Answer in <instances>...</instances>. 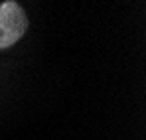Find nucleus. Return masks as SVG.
Masks as SVG:
<instances>
[{"instance_id":"1","label":"nucleus","mask_w":146,"mask_h":140,"mask_svg":"<svg viewBox=\"0 0 146 140\" xmlns=\"http://www.w3.org/2000/svg\"><path fill=\"white\" fill-rule=\"evenodd\" d=\"M28 30V16L24 8L14 2L6 0L0 4V49L14 46L20 38H24Z\"/></svg>"}]
</instances>
